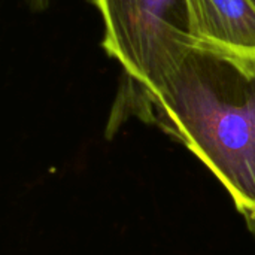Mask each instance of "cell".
I'll list each match as a JSON object with an SVG mask.
<instances>
[{
	"label": "cell",
	"mask_w": 255,
	"mask_h": 255,
	"mask_svg": "<svg viewBox=\"0 0 255 255\" xmlns=\"http://www.w3.org/2000/svg\"><path fill=\"white\" fill-rule=\"evenodd\" d=\"M130 118L160 128L218 179L236 211L255 209V58L193 48L152 88H120L106 137Z\"/></svg>",
	"instance_id": "1"
},
{
	"label": "cell",
	"mask_w": 255,
	"mask_h": 255,
	"mask_svg": "<svg viewBox=\"0 0 255 255\" xmlns=\"http://www.w3.org/2000/svg\"><path fill=\"white\" fill-rule=\"evenodd\" d=\"M103 21L102 46L124 85L152 88L194 48L185 0H91Z\"/></svg>",
	"instance_id": "2"
},
{
	"label": "cell",
	"mask_w": 255,
	"mask_h": 255,
	"mask_svg": "<svg viewBox=\"0 0 255 255\" xmlns=\"http://www.w3.org/2000/svg\"><path fill=\"white\" fill-rule=\"evenodd\" d=\"M194 48L255 58L253 0H185Z\"/></svg>",
	"instance_id": "3"
},
{
	"label": "cell",
	"mask_w": 255,
	"mask_h": 255,
	"mask_svg": "<svg viewBox=\"0 0 255 255\" xmlns=\"http://www.w3.org/2000/svg\"><path fill=\"white\" fill-rule=\"evenodd\" d=\"M244 221H245V224H247L248 232L254 236L255 239V209L253 212H250V214H247V215L244 217Z\"/></svg>",
	"instance_id": "4"
},
{
	"label": "cell",
	"mask_w": 255,
	"mask_h": 255,
	"mask_svg": "<svg viewBox=\"0 0 255 255\" xmlns=\"http://www.w3.org/2000/svg\"><path fill=\"white\" fill-rule=\"evenodd\" d=\"M253 1H254V4H255V0H253Z\"/></svg>",
	"instance_id": "5"
}]
</instances>
